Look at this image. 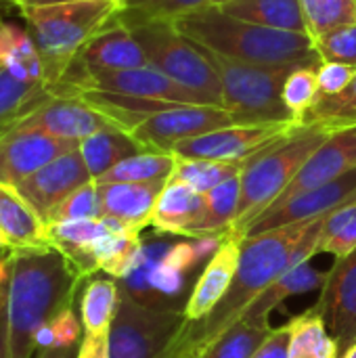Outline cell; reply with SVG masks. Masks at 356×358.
Instances as JSON below:
<instances>
[{"instance_id":"6da1fadb","label":"cell","mask_w":356,"mask_h":358,"mask_svg":"<svg viewBox=\"0 0 356 358\" xmlns=\"http://www.w3.org/2000/svg\"><path fill=\"white\" fill-rule=\"evenodd\" d=\"M327 216V214H325ZM325 216L241 239L235 279L214 310L199 321H183L157 358H199L206 348L233 327L250 304L281 275L317 256V239Z\"/></svg>"},{"instance_id":"7a4b0ae2","label":"cell","mask_w":356,"mask_h":358,"mask_svg":"<svg viewBox=\"0 0 356 358\" xmlns=\"http://www.w3.org/2000/svg\"><path fill=\"white\" fill-rule=\"evenodd\" d=\"M84 279L55 248L10 252L8 340L10 358H31L36 334L71 308Z\"/></svg>"},{"instance_id":"3957f363","label":"cell","mask_w":356,"mask_h":358,"mask_svg":"<svg viewBox=\"0 0 356 358\" xmlns=\"http://www.w3.org/2000/svg\"><path fill=\"white\" fill-rule=\"evenodd\" d=\"M180 34L199 46L222 57L262 67H300L321 65L308 34L281 31L248 23L222 13L218 6H201L176 19Z\"/></svg>"},{"instance_id":"277c9868","label":"cell","mask_w":356,"mask_h":358,"mask_svg":"<svg viewBox=\"0 0 356 358\" xmlns=\"http://www.w3.org/2000/svg\"><path fill=\"white\" fill-rule=\"evenodd\" d=\"M329 134L332 132L321 126L296 124L266 149L250 157L239 174L241 199L237 218L229 233L243 237L248 224L281 197L306 159L327 141Z\"/></svg>"},{"instance_id":"5b68a950","label":"cell","mask_w":356,"mask_h":358,"mask_svg":"<svg viewBox=\"0 0 356 358\" xmlns=\"http://www.w3.org/2000/svg\"><path fill=\"white\" fill-rule=\"evenodd\" d=\"M118 8V0L63 2L19 8L42 57L48 88L61 82L80 50L90 38L109 25Z\"/></svg>"},{"instance_id":"8992f818","label":"cell","mask_w":356,"mask_h":358,"mask_svg":"<svg viewBox=\"0 0 356 358\" xmlns=\"http://www.w3.org/2000/svg\"><path fill=\"white\" fill-rule=\"evenodd\" d=\"M199 48L210 59L222 84V109L233 113L237 124H296L281 99L283 82L294 67L250 65L222 57L206 46Z\"/></svg>"},{"instance_id":"52a82bcc","label":"cell","mask_w":356,"mask_h":358,"mask_svg":"<svg viewBox=\"0 0 356 358\" xmlns=\"http://www.w3.org/2000/svg\"><path fill=\"white\" fill-rule=\"evenodd\" d=\"M141 42L149 65L195 92L206 105L222 107V84L206 52L178 31L174 21H151L130 29Z\"/></svg>"},{"instance_id":"ba28073f","label":"cell","mask_w":356,"mask_h":358,"mask_svg":"<svg viewBox=\"0 0 356 358\" xmlns=\"http://www.w3.org/2000/svg\"><path fill=\"white\" fill-rule=\"evenodd\" d=\"M183 321V310L153 308L120 285V306L109 329V358H157Z\"/></svg>"},{"instance_id":"9c48e42d","label":"cell","mask_w":356,"mask_h":358,"mask_svg":"<svg viewBox=\"0 0 356 358\" xmlns=\"http://www.w3.org/2000/svg\"><path fill=\"white\" fill-rule=\"evenodd\" d=\"M233 113L214 105H172L143 120L130 130L145 151L172 153L183 141L208 134L218 128L235 126Z\"/></svg>"},{"instance_id":"30bf717a","label":"cell","mask_w":356,"mask_h":358,"mask_svg":"<svg viewBox=\"0 0 356 358\" xmlns=\"http://www.w3.org/2000/svg\"><path fill=\"white\" fill-rule=\"evenodd\" d=\"M296 126V124H294ZM287 124H252V126H227L208 134L183 141L174 147V155L187 159H214L245 164L250 157L266 149L290 128Z\"/></svg>"},{"instance_id":"8fae6325","label":"cell","mask_w":356,"mask_h":358,"mask_svg":"<svg viewBox=\"0 0 356 358\" xmlns=\"http://www.w3.org/2000/svg\"><path fill=\"white\" fill-rule=\"evenodd\" d=\"M355 195L356 170L344 174L342 178H338L329 185L298 193L283 201H275L273 206H269L260 216H256L248 224V229L243 231V237H254V235H262V233L292 227L298 222H308V220L321 218V216L334 212L336 208H340L344 201H348Z\"/></svg>"},{"instance_id":"7c38bea8","label":"cell","mask_w":356,"mask_h":358,"mask_svg":"<svg viewBox=\"0 0 356 358\" xmlns=\"http://www.w3.org/2000/svg\"><path fill=\"white\" fill-rule=\"evenodd\" d=\"M80 143L55 138L42 130L15 126L0 136V187H17L52 159L78 149Z\"/></svg>"},{"instance_id":"4fadbf2b","label":"cell","mask_w":356,"mask_h":358,"mask_svg":"<svg viewBox=\"0 0 356 358\" xmlns=\"http://www.w3.org/2000/svg\"><path fill=\"white\" fill-rule=\"evenodd\" d=\"M19 126L42 130L55 138L73 143H82L84 138L101 130L122 128L115 120H111L107 113H103L82 96H50Z\"/></svg>"},{"instance_id":"5bb4252c","label":"cell","mask_w":356,"mask_h":358,"mask_svg":"<svg viewBox=\"0 0 356 358\" xmlns=\"http://www.w3.org/2000/svg\"><path fill=\"white\" fill-rule=\"evenodd\" d=\"M315 310L325 321L329 334L338 340L340 352L356 342V250L336 258L321 287Z\"/></svg>"},{"instance_id":"9a60e30c","label":"cell","mask_w":356,"mask_h":358,"mask_svg":"<svg viewBox=\"0 0 356 358\" xmlns=\"http://www.w3.org/2000/svg\"><path fill=\"white\" fill-rule=\"evenodd\" d=\"M90 180H92V176L82 159L80 149H73V151L52 159L50 164L40 168L36 174H31L27 180H23L21 185H17L13 189L46 222L50 212L63 199H67L73 191L88 185Z\"/></svg>"},{"instance_id":"2e32d148","label":"cell","mask_w":356,"mask_h":358,"mask_svg":"<svg viewBox=\"0 0 356 358\" xmlns=\"http://www.w3.org/2000/svg\"><path fill=\"white\" fill-rule=\"evenodd\" d=\"M147 65L149 59L134 34L128 27L120 25L115 19H111L105 29H101L94 38L88 40V44L80 50V55L61 80L88 71H120Z\"/></svg>"},{"instance_id":"e0dca14e","label":"cell","mask_w":356,"mask_h":358,"mask_svg":"<svg viewBox=\"0 0 356 358\" xmlns=\"http://www.w3.org/2000/svg\"><path fill=\"white\" fill-rule=\"evenodd\" d=\"M356 170V126L332 132L327 141L306 159L296 178L287 185L277 201L290 199L298 193L329 185ZM273 206V203H271Z\"/></svg>"},{"instance_id":"ac0fdd59","label":"cell","mask_w":356,"mask_h":358,"mask_svg":"<svg viewBox=\"0 0 356 358\" xmlns=\"http://www.w3.org/2000/svg\"><path fill=\"white\" fill-rule=\"evenodd\" d=\"M239 258H241V237H237L233 233H225L218 250L208 260L204 273L199 275V279L183 308L185 321H189V323L199 321L214 310V306L225 298V294L229 292V287L235 279Z\"/></svg>"},{"instance_id":"d6986e66","label":"cell","mask_w":356,"mask_h":358,"mask_svg":"<svg viewBox=\"0 0 356 358\" xmlns=\"http://www.w3.org/2000/svg\"><path fill=\"white\" fill-rule=\"evenodd\" d=\"M168 180L159 182H107L99 185L101 214L113 216L134 231L151 227L157 197Z\"/></svg>"},{"instance_id":"ffe728a7","label":"cell","mask_w":356,"mask_h":358,"mask_svg":"<svg viewBox=\"0 0 356 358\" xmlns=\"http://www.w3.org/2000/svg\"><path fill=\"white\" fill-rule=\"evenodd\" d=\"M0 233L10 252L50 248L48 224L13 187H0Z\"/></svg>"},{"instance_id":"44dd1931","label":"cell","mask_w":356,"mask_h":358,"mask_svg":"<svg viewBox=\"0 0 356 358\" xmlns=\"http://www.w3.org/2000/svg\"><path fill=\"white\" fill-rule=\"evenodd\" d=\"M201 214H204V195L191 189L187 182L170 178L157 197L151 227L157 229L159 233L183 235L193 239Z\"/></svg>"},{"instance_id":"7402d4cb","label":"cell","mask_w":356,"mask_h":358,"mask_svg":"<svg viewBox=\"0 0 356 358\" xmlns=\"http://www.w3.org/2000/svg\"><path fill=\"white\" fill-rule=\"evenodd\" d=\"M105 233L107 227L101 218L57 222L48 224V243L71 262V266L80 273L82 279H88L90 275L99 273V266L92 256V245Z\"/></svg>"},{"instance_id":"603a6c76","label":"cell","mask_w":356,"mask_h":358,"mask_svg":"<svg viewBox=\"0 0 356 358\" xmlns=\"http://www.w3.org/2000/svg\"><path fill=\"white\" fill-rule=\"evenodd\" d=\"M325 283V275L319 273L317 268H313L308 262H302L298 266H294L292 271H287L285 275H281L277 281H273L252 304L250 308L243 313V317L239 321L258 325V327H271L269 325V317L275 308H279L285 300L313 292V289H321Z\"/></svg>"},{"instance_id":"cb8c5ba5","label":"cell","mask_w":356,"mask_h":358,"mask_svg":"<svg viewBox=\"0 0 356 358\" xmlns=\"http://www.w3.org/2000/svg\"><path fill=\"white\" fill-rule=\"evenodd\" d=\"M0 67L27 84H44V63L27 27L2 21L0 23Z\"/></svg>"},{"instance_id":"d4e9b609","label":"cell","mask_w":356,"mask_h":358,"mask_svg":"<svg viewBox=\"0 0 356 358\" xmlns=\"http://www.w3.org/2000/svg\"><path fill=\"white\" fill-rule=\"evenodd\" d=\"M218 8L248 23L273 27L281 31L306 34L304 17L298 0H235V2L220 4Z\"/></svg>"},{"instance_id":"484cf974","label":"cell","mask_w":356,"mask_h":358,"mask_svg":"<svg viewBox=\"0 0 356 358\" xmlns=\"http://www.w3.org/2000/svg\"><path fill=\"white\" fill-rule=\"evenodd\" d=\"M78 149L82 153V159H84L92 180H99L103 174H107L120 162L145 151L132 138V134L122 128L101 130L88 138H84Z\"/></svg>"},{"instance_id":"4316f807","label":"cell","mask_w":356,"mask_h":358,"mask_svg":"<svg viewBox=\"0 0 356 358\" xmlns=\"http://www.w3.org/2000/svg\"><path fill=\"white\" fill-rule=\"evenodd\" d=\"M55 96L44 84H27L0 69V136Z\"/></svg>"},{"instance_id":"83f0119b","label":"cell","mask_w":356,"mask_h":358,"mask_svg":"<svg viewBox=\"0 0 356 358\" xmlns=\"http://www.w3.org/2000/svg\"><path fill=\"white\" fill-rule=\"evenodd\" d=\"M290 352L287 358H340V344L329 334L321 315L311 308L287 321Z\"/></svg>"},{"instance_id":"f1b7e54d","label":"cell","mask_w":356,"mask_h":358,"mask_svg":"<svg viewBox=\"0 0 356 358\" xmlns=\"http://www.w3.org/2000/svg\"><path fill=\"white\" fill-rule=\"evenodd\" d=\"M120 306V285L113 279H92L80 298L84 336H107Z\"/></svg>"},{"instance_id":"f546056e","label":"cell","mask_w":356,"mask_h":358,"mask_svg":"<svg viewBox=\"0 0 356 358\" xmlns=\"http://www.w3.org/2000/svg\"><path fill=\"white\" fill-rule=\"evenodd\" d=\"M241 199V180L239 174L204 193V214L195 229L193 239L225 235L231 231Z\"/></svg>"},{"instance_id":"4dcf8cb0","label":"cell","mask_w":356,"mask_h":358,"mask_svg":"<svg viewBox=\"0 0 356 358\" xmlns=\"http://www.w3.org/2000/svg\"><path fill=\"white\" fill-rule=\"evenodd\" d=\"M176 168V155L174 153H157V151H143L138 155H132L124 162H120L115 168H111L107 174H103L99 185L107 182H159L170 180Z\"/></svg>"},{"instance_id":"1f68e13d","label":"cell","mask_w":356,"mask_h":358,"mask_svg":"<svg viewBox=\"0 0 356 358\" xmlns=\"http://www.w3.org/2000/svg\"><path fill=\"white\" fill-rule=\"evenodd\" d=\"M212 0H120L113 19L132 29L151 21H176L191 10L208 6Z\"/></svg>"},{"instance_id":"d6a6232c","label":"cell","mask_w":356,"mask_h":358,"mask_svg":"<svg viewBox=\"0 0 356 358\" xmlns=\"http://www.w3.org/2000/svg\"><path fill=\"white\" fill-rule=\"evenodd\" d=\"M356 250V195L325 216L317 239V254L344 258Z\"/></svg>"},{"instance_id":"836d02e7","label":"cell","mask_w":356,"mask_h":358,"mask_svg":"<svg viewBox=\"0 0 356 358\" xmlns=\"http://www.w3.org/2000/svg\"><path fill=\"white\" fill-rule=\"evenodd\" d=\"M302 124L321 126L329 132L346 130L356 126V78L350 86L338 94H321L315 107L302 117Z\"/></svg>"},{"instance_id":"e575fe53","label":"cell","mask_w":356,"mask_h":358,"mask_svg":"<svg viewBox=\"0 0 356 358\" xmlns=\"http://www.w3.org/2000/svg\"><path fill=\"white\" fill-rule=\"evenodd\" d=\"M243 164L235 162H214V159H187L176 155V168L170 178L187 182L197 193H208L225 180L241 174Z\"/></svg>"},{"instance_id":"d590c367","label":"cell","mask_w":356,"mask_h":358,"mask_svg":"<svg viewBox=\"0 0 356 358\" xmlns=\"http://www.w3.org/2000/svg\"><path fill=\"white\" fill-rule=\"evenodd\" d=\"M306 25V34L315 42L327 31L355 23L356 0H298Z\"/></svg>"},{"instance_id":"8d00e7d4","label":"cell","mask_w":356,"mask_h":358,"mask_svg":"<svg viewBox=\"0 0 356 358\" xmlns=\"http://www.w3.org/2000/svg\"><path fill=\"white\" fill-rule=\"evenodd\" d=\"M271 327H258L237 321L218 340H214L199 358H252L266 340Z\"/></svg>"},{"instance_id":"74e56055","label":"cell","mask_w":356,"mask_h":358,"mask_svg":"<svg viewBox=\"0 0 356 358\" xmlns=\"http://www.w3.org/2000/svg\"><path fill=\"white\" fill-rule=\"evenodd\" d=\"M317 69L319 67H315V65L294 67L283 82L281 99H283L285 109L296 120V124H302V117L315 107V103L321 96Z\"/></svg>"},{"instance_id":"f35d334b","label":"cell","mask_w":356,"mask_h":358,"mask_svg":"<svg viewBox=\"0 0 356 358\" xmlns=\"http://www.w3.org/2000/svg\"><path fill=\"white\" fill-rule=\"evenodd\" d=\"M84 327L82 319H78L73 308L63 310L57 315L48 325L38 329L36 334V350H57V352H69L78 342H82Z\"/></svg>"},{"instance_id":"ab89813d","label":"cell","mask_w":356,"mask_h":358,"mask_svg":"<svg viewBox=\"0 0 356 358\" xmlns=\"http://www.w3.org/2000/svg\"><path fill=\"white\" fill-rule=\"evenodd\" d=\"M101 199H99V185L90 180L88 185L73 191L67 199H63L48 216L46 224L57 222H71V220H94L101 218Z\"/></svg>"},{"instance_id":"60d3db41","label":"cell","mask_w":356,"mask_h":358,"mask_svg":"<svg viewBox=\"0 0 356 358\" xmlns=\"http://www.w3.org/2000/svg\"><path fill=\"white\" fill-rule=\"evenodd\" d=\"M313 46L321 63H346L356 67V21L327 31Z\"/></svg>"},{"instance_id":"b9f144b4","label":"cell","mask_w":356,"mask_h":358,"mask_svg":"<svg viewBox=\"0 0 356 358\" xmlns=\"http://www.w3.org/2000/svg\"><path fill=\"white\" fill-rule=\"evenodd\" d=\"M317 78L321 94L332 96L350 86V82L356 78V67L346 63H321L317 69Z\"/></svg>"},{"instance_id":"7bdbcfd3","label":"cell","mask_w":356,"mask_h":358,"mask_svg":"<svg viewBox=\"0 0 356 358\" xmlns=\"http://www.w3.org/2000/svg\"><path fill=\"white\" fill-rule=\"evenodd\" d=\"M8 281H10V252L0 250V358H10L8 340Z\"/></svg>"},{"instance_id":"ee69618b","label":"cell","mask_w":356,"mask_h":358,"mask_svg":"<svg viewBox=\"0 0 356 358\" xmlns=\"http://www.w3.org/2000/svg\"><path fill=\"white\" fill-rule=\"evenodd\" d=\"M145 279H147V283H149L153 289H157V292H162V294H178L180 287H183V273H178V271L166 266L162 260H159L155 266H151V268L147 271Z\"/></svg>"},{"instance_id":"f6af8a7d","label":"cell","mask_w":356,"mask_h":358,"mask_svg":"<svg viewBox=\"0 0 356 358\" xmlns=\"http://www.w3.org/2000/svg\"><path fill=\"white\" fill-rule=\"evenodd\" d=\"M166 266L178 271V273H189L197 262H199V254L195 248V241H180L174 243L164 258H159Z\"/></svg>"},{"instance_id":"bcb514c9","label":"cell","mask_w":356,"mask_h":358,"mask_svg":"<svg viewBox=\"0 0 356 358\" xmlns=\"http://www.w3.org/2000/svg\"><path fill=\"white\" fill-rule=\"evenodd\" d=\"M290 352V325H281L269 331L266 340L260 344L252 358H287Z\"/></svg>"},{"instance_id":"7dc6e473","label":"cell","mask_w":356,"mask_h":358,"mask_svg":"<svg viewBox=\"0 0 356 358\" xmlns=\"http://www.w3.org/2000/svg\"><path fill=\"white\" fill-rule=\"evenodd\" d=\"M76 358H109V334L107 336H84Z\"/></svg>"},{"instance_id":"c3c4849f","label":"cell","mask_w":356,"mask_h":358,"mask_svg":"<svg viewBox=\"0 0 356 358\" xmlns=\"http://www.w3.org/2000/svg\"><path fill=\"white\" fill-rule=\"evenodd\" d=\"M63 2H88V0H17V8H21V6H44V4H63Z\"/></svg>"},{"instance_id":"681fc988","label":"cell","mask_w":356,"mask_h":358,"mask_svg":"<svg viewBox=\"0 0 356 358\" xmlns=\"http://www.w3.org/2000/svg\"><path fill=\"white\" fill-rule=\"evenodd\" d=\"M38 358H67V352H57V350H44V352H38Z\"/></svg>"},{"instance_id":"f907efd6","label":"cell","mask_w":356,"mask_h":358,"mask_svg":"<svg viewBox=\"0 0 356 358\" xmlns=\"http://www.w3.org/2000/svg\"><path fill=\"white\" fill-rule=\"evenodd\" d=\"M340 358H356V342L353 344V346H348V348L342 352V357Z\"/></svg>"},{"instance_id":"816d5d0a","label":"cell","mask_w":356,"mask_h":358,"mask_svg":"<svg viewBox=\"0 0 356 358\" xmlns=\"http://www.w3.org/2000/svg\"><path fill=\"white\" fill-rule=\"evenodd\" d=\"M10 4H15V6H17V0H0V10H2L4 6H10Z\"/></svg>"},{"instance_id":"f5cc1de1","label":"cell","mask_w":356,"mask_h":358,"mask_svg":"<svg viewBox=\"0 0 356 358\" xmlns=\"http://www.w3.org/2000/svg\"><path fill=\"white\" fill-rule=\"evenodd\" d=\"M227 2H235V0H212L210 4H214V6H220V4H227Z\"/></svg>"},{"instance_id":"db71d44e","label":"cell","mask_w":356,"mask_h":358,"mask_svg":"<svg viewBox=\"0 0 356 358\" xmlns=\"http://www.w3.org/2000/svg\"><path fill=\"white\" fill-rule=\"evenodd\" d=\"M0 250H8L6 248V241H4V237H2V233H0ZM10 252V250H8Z\"/></svg>"},{"instance_id":"11a10c76","label":"cell","mask_w":356,"mask_h":358,"mask_svg":"<svg viewBox=\"0 0 356 358\" xmlns=\"http://www.w3.org/2000/svg\"><path fill=\"white\" fill-rule=\"evenodd\" d=\"M0 23H2V19H0Z\"/></svg>"},{"instance_id":"9f6ffc18","label":"cell","mask_w":356,"mask_h":358,"mask_svg":"<svg viewBox=\"0 0 356 358\" xmlns=\"http://www.w3.org/2000/svg\"><path fill=\"white\" fill-rule=\"evenodd\" d=\"M0 69H2V67H0Z\"/></svg>"}]
</instances>
